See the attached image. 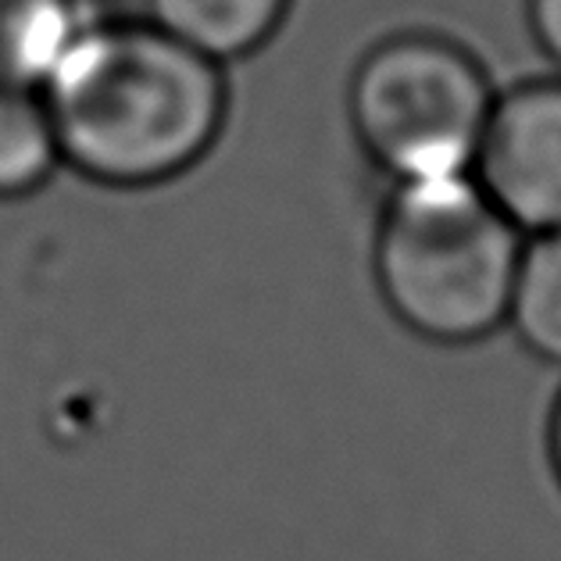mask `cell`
I'll return each mask as SVG.
<instances>
[{
	"label": "cell",
	"mask_w": 561,
	"mask_h": 561,
	"mask_svg": "<svg viewBox=\"0 0 561 561\" xmlns=\"http://www.w3.org/2000/svg\"><path fill=\"white\" fill-rule=\"evenodd\" d=\"M222 68L150 19H90L39 87L61 161L112 190L180 180L222 136Z\"/></svg>",
	"instance_id": "cell-1"
},
{
	"label": "cell",
	"mask_w": 561,
	"mask_h": 561,
	"mask_svg": "<svg viewBox=\"0 0 561 561\" xmlns=\"http://www.w3.org/2000/svg\"><path fill=\"white\" fill-rule=\"evenodd\" d=\"M523 243L472 175L393 186L376 229V286L404 330L476 344L508 322Z\"/></svg>",
	"instance_id": "cell-2"
},
{
	"label": "cell",
	"mask_w": 561,
	"mask_h": 561,
	"mask_svg": "<svg viewBox=\"0 0 561 561\" xmlns=\"http://www.w3.org/2000/svg\"><path fill=\"white\" fill-rule=\"evenodd\" d=\"M494 101L472 54L433 33L382 39L347 90L354 136L393 186L472 175Z\"/></svg>",
	"instance_id": "cell-3"
},
{
	"label": "cell",
	"mask_w": 561,
	"mask_h": 561,
	"mask_svg": "<svg viewBox=\"0 0 561 561\" xmlns=\"http://www.w3.org/2000/svg\"><path fill=\"white\" fill-rule=\"evenodd\" d=\"M472 180L518 232L561 229V83H526L494 101Z\"/></svg>",
	"instance_id": "cell-4"
},
{
	"label": "cell",
	"mask_w": 561,
	"mask_h": 561,
	"mask_svg": "<svg viewBox=\"0 0 561 561\" xmlns=\"http://www.w3.org/2000/svg\"><path fill=\"white\" fill-rule=\"evenodd\" d=\"M294 0H147V19L218 65L262 50Z\"/></svg>",
	"instance_id": "cell-5"
},
{
	"label": "cell",
	"mask_w": 561,
	"mask_h": 561,
	"mask_svg": "<svg viewBox=\"0 0 561 561\" xmlns=\"http://www.w3.org/2000/svg\"><path fill=\"white\" fill-rule=\"evenodd\" d=\"M87 22L83 0H0V87L39 90Z\"/></svg>",
	"instance_id": "cell-6"
},
{
	"label": "cell",
	"mask_w": 561,
	"mask_h": 561,
	"mask_svg": "<svg viewBox=\"0 0 561 561\" xmlns=\"http://www.w3.org/2000/svg\"><path fill=\"white\" fill-rule=\"evenodd\" d=\"M65 165L44 93L0 87V201H19L50 183Z\"/></svg>",
	"instance_id": "cell-7"
},
{
	"label": "cell",
	"mask_w": 561,
	"mask_h": 561,
	"mask_svg": "<svg viewBox=\"0 0 561 561\" xmlns=\"http://www.w3.org/2000/svg\"><path fill=\"white\" fill-rule=\"evenodd\" d=\"M508 322L537 358L561 365V229L523 248Z\"/></svg>",
	"instance_id": "cell-8"
},
{
	"label": "cell",
	"mask_w": 561,
	"mask_h": 561,
	"mask_svg": "<svg viewBox=\"0 0 561 561\" xmlns=\"http://www.w3.org/2000/svg\"><path fill=\"white\" fill-rule=\"evenodd\" d=\"M529 25L543 54L561 68V0H529Z\"/></svg>",
	"instance_id": "cell-9"
},
{
	"label": "cell",
	"mask_w": 561,
	"mask_h": 561,
	"mask_svg": "<svg viewBox=\"0 0 561 561\" xmlns=\"http://www.w3.org/2000/svg\"><path fill=\"white\" fill-rule=\"evenodd\" d=\"M551 461H554V472L561 479V401H558L554 419H551Z\"/></svg>",
	"instance_id": "cell-10"
}]
</instances>
